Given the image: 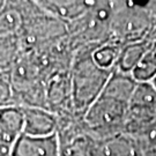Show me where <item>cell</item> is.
<instances>
[{"instance_id":"6da1fadb","label":"cell","mask_w":156,"mask_h":156,"mask_svg":"<svg viewBox=\"0 0 156 156\" xmlns=\"http://www.w3.org/2000/svg\"><path fill=\"white\" fill-rule=\"evenodd\" d=\"M93 52L76 51L71 66L72 106L80 116H83L98 98L113 72L98 66L93 59Z\"/></svg>"},{"instance_id":"7a4b0ae2","label":"cell","mask_w":156,"mask_h":156,"mask_svg":"<svg viewBox=\"0 0 156 156\" xmlns=\"http://www.w3.org/2000/svg\"><path fill=\"white\" fill-rule=\"evenodd\" d=\"M131 101L103 89L83 115L86 126L96 138L108 139L124 133Z\"/></svg>"},{"instance_id":"3957f363","label":"cell","mask_w":156,"mask_h":156,"mask_svg":"<svg viewBox=\"0 0 156 156\" xmlns=\"http://www.w3.org/2000/svg\"><path fill=\"white\" fill-rule=\"evenodd\" d=\"M111 41L126 45L144 39L149 26V15L145 7L128 2H112Z\"/></svg>"},{"instance_id":"277c9868","label":"cell","mask_w":156,"mask_h":156,"mask_svg":"<svg viewBox=\"0 0 156 156\" xmlns=\"http://www.w3.org/2000/svg\"><path fill=\"white\" fill-rule=\"evenodd\" d=\"M46 109L56 116L74 111L72 106V82L71 68L60 69L45 79ZM75 112V111H74Z\"/></svg>"},{"instance_id":"5b68a950","label":"cell","mask_w":156,"mask_h":156,"mask_svg":"<svg viewBox=\"0 0 156 156\" xmlns=\"http://www.w3.org/2000/svg\"><path fill=\"white\" fill-rule=\"evenodd\" d=\"M12 156H62L57 134L31 136L22 134L13 147Z\"/></svg>"},{"instance_id":"8992f818","label":"cell","mask_w":156,"mask_h":156,"mask_svg":"<svg viewBox=\"0 0 156 156\" xmlns=\"http://www.w3.org/2000/svg\"><path fill=\"white\" fill-rule=\"evenodd\" d=\"M24 119L23 134L31 136H48L57 133L58 118L48 109L21 106Z\"/></svg>"},{"instance_id":"52a82bcc","label":"cell","mask_w":156,"mask_h":156,"mask_svg":"<svg viewBox=\"0 0 156 156\" xmlns=\"http://www.w3.org/2000/svg\"><path fill=\"white\" fill-rule=\"evenodd\" d=\"M24 131V119L21 106L0 108V142L14 147Z\"/></svg>"},{"instance_id":"ba28073f","label":"cell","mask_w":156,"mask_h":156,"mask_svg":"<svg viewBox=\"0 0 156 156\" xmlns=\"http://www.w3.org/2000/svg\"><path fill=\"white\" fill-rule=\"evenodd\" d=\"M38 5L53 17L65 24L76 21L90 8L91 1H72V0H43Z\"/></svg>"},{"instance_id":"9c48e42d","label":"cell","mask_w":156,"mask_h":156,"mask_svg":"<svg viewBox=\"0 0 156 156\" xmlns=\"http://www.w3.org/2000/svg\"><path fill=\"white\" fill-rule=\"evenodd\" d=\"M98 156H142V147L138 139L122 133L102 140Z\"/></svg>"},{"instance_id":"30bf717a","label":"cell","mask_w":156,"mask_h":156,"mask_svg":"<svg viewBox=\"0 0 156 156\" xmlns=\"http://www.w3.org/2000/svg\"><path fill=\"white\" fill-rule=\"evenodd\" d=\"M151 44V41L142 39L139 42H134V43L123 45L115 69L131 74L133 72L134 68L136 67V65L139 64L141 58L145 56V53L149 49Z\"/></svg>"},{"instance_id":"8fae6325","label":"cell","mask_w":156,"mask_h":156,"mask_svg":"<svg viewBox=\"0 0 156 156\" xmlns=\"http://www.w3.org/2000/svg\"><path fill=\"white\" fill-rule=\"evenodd\" d=\"M131 74L136 82H151L156 78V42H151L149 49Z\"/></svg>"},{"instance_id":"7c38bea8","label":"cell","mask_w":156,"mask_h":156,"mask_svg":"<svg viewBox=\"0 0 156 156\" xmlns=\"http://www.w3.org/2000/svg\"><path fill=\"white\" fill-rule=\"evenodd\" d=\"M22 52V46L19 37L0 36V69L8 71Z\"/></svg>"},{"instance_id":"4fadbf2b","label":"cell","mask_w":156,"mask_h":156,"mask_svg":"<svg viewBox=\"0 0 156 156\" xmlns=\"http://www.w3.org/2000/svg\"><path fill=\"white\" fill-rule=\"evenodd\" d=\"M123 45L118 44L113 41H109L104 44L100 45L93 52V59L100 67L104 69H115L118 58L120 55Z\"/></svg>"},{"instance_id":"5bb4252c","label":"cell","mask_w":156,"mask_h":156,"mask_svg":"<svg viewBox=\"0 0 156 156\" xmlns=\"http://www.w3.org/2000/svg\"><path fill=\"white\" fill-rule=\"evenodd\" d=\"M129 106L156 109V88L151 82H138Z\"/></svg>"},{"instance_id":"9a60e30c","label":"cell","mask_w":156,"mask_h":156,"mask_svg":"<svg viewBox=\"0 0 156 156\" xmlns=\"http://www.w3.org/2000/svg\"><path fill=\"white\" fill-rule=\"evenodd\" d=\"M8 105H15L14 90L8 71L0 69V108Z\"/></svg>"},{"instance_id":"2e32d148","label":"cell","mask_w":156,"mask_h":156,"mask_svg":"<svg viewBox=\"0 0 156 156\" xmlns=\"http://www.w3.org/2000/svg\"><path fill=\"white\" fill-rule=\"evenodd\" d=\"M139 141L142 147V156H156V131Z\"/></svg>"},{"instance_id":"e0dca14e","label":"cell","mask_w":156,"mask_h":156,"mask_svg":"<svg viewBox=\"0 0 156 156\" xmlns=\"http://www.w3.org/2000/svg\"><path fill=\"white\" fill-rule=\"evenodd\" d=\"M13 148L9 146H6L5 144L0 142V156H12Z\"/></svg>"},{"instance_id":"ac0fdd59","label":"cell","mask_w":156,"mask_h":156,"mask_svg":"<svg viewBox=\"0 0 156 156\" xmlns=\"http://www.w3.org/2000/svg\"><path fill=\"white\" fill-rule=\"evenodd\" d=\"M151 83L154 84V87H155V88H156V78L154 79V80H153V81H151Z\"/></svg>"}]
</instances>
